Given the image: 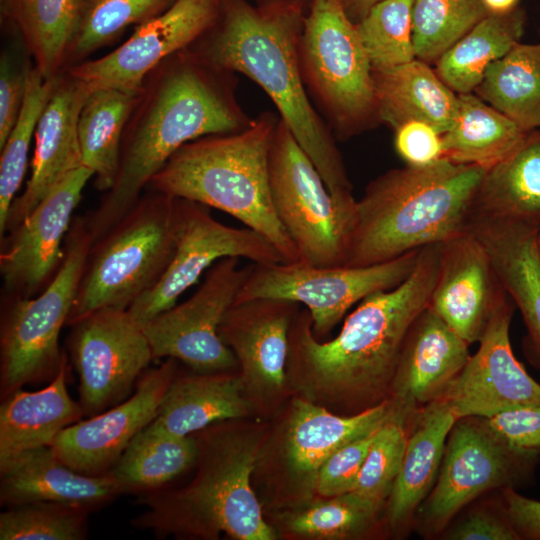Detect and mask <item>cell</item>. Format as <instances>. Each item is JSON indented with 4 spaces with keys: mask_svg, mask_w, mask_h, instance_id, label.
<instances>
[{
    "mask_svg": "<svg viewBox=\"0 0 540 540\" xmlns=\"http://www.w3.org/2000/svg\"><path fill=\"white\" fill-rule=\"evenodd\" d=\"M475 215L540 230V129L530 131L519 147L486 170Z\"/></svg>",
    "mask_w": 540,
    "mask_h": 540,
    "instance_id": "31",
    "label": "cell"
},
{
    "mask_svg": "<svg viewBox=\"0 0 540 540\" xmlns=\"http://www.w3.org/2000/svg\"><path fill=\"white\" fill-rule=\"evenodd\" d=\"M537 242H538V248H539V251H540V231L538 233Z\"/></svg>",
    "mask_w": 540,
    "mask_h": 540,
    "instance_id": "53",
    "label": "cell"
},
{
    "mask_svg": "<svg viewBox=\"0 0 540 540\" xmlns=\"http://www.w3.org/2000/svg\"><path fill=\"white\" fill-rule=\"evenodd\" d=\"M185 200V199H184ZM225 257L255 264L283 262L277 250L258 232L225 225L210 208L185 200L181 233L174 256L160 281L127 310L141 325L174 306L214 263Z\"/></svg>",
    "mask_w": 540,
    "mask_h": 540,
    "instance_id": "14",
    "label": "cell"
},
{
    "mask_svg": "<svg viewBox=\"0 0 540 540\" xmlns=\"http://www.w3.org/2000/svg\"><path fill=\"white\" fill-rule=\"evenodd\" d=\"M92 176L85 166L70 172L1 238L3 296L32 297L52 281L64 258L73 213Z\"/></svg>",
    "mask_w": 540,
    "mask_h": 540,
    "instance_id": "16",
    "label": "cell"
},
{
    "mask_svg": "<svg viewBox=\"0 0 540 540\" xmlns=\"http://www.w3.org/2000/svg\"><path fill=\"white\" fill-rule=\"evenodd\" d=\"M233 76L186 48L145 77L124 130L114 184L84 217L93 242L128 213L180 147L250 125L253 119L235 98Z\"/></svg>",
    "mask_w": 540,
    "mask_h": 540,
    "instance_id": "1",
    "label": "cell"
},
{
    "mask_svg": "<svg viewBox=\"0 0 540 540\" xmlns=\"http://www.w3.org/2000/svg\"><path fill=\"white\" fill-rule=\"evenodd\" d=\"M419 252L361 267H319L300 261L252 263L235 302L278 298L302 304L311 316L314 336L322 338L355 303L401 284L413 271Z\"/></svg>",
    "mask_w": 540,
    "mask_h": 540,
    "instance_id": "11",
    "label": "cell"
},
{
    "mask_svg": "<svg viewBox=\"0 0 540 540\" xmlns=\"http://www.w3.org/2000/svg\"><path fill=\"white\" fill-rule=\"evenodd\" d=\"M513 304L508 300L491 319L461 372L441 397L457 419L486 418L527 404H540V384L516 359L509 338Z\"/></svg>",
    "mask_w": 540,
    "mask_h": 540,
    "instance_id": "19",
    "label": "cell"
},
{
    "mask_svg": "<svg viewBox=\"0 0 540 540\" xmlns=\"http://www.w3.org/2000/svg\"><path fill=\"white\" fill-rule=\"evenodd\" d=\"M0 475V501L10 507L54 502L91 511L124 492L110 473H79L62 463L50 446L16 456L0 466Z\"/></svg>",
    "mask_w": 540,
    "mask_h": 540,
    "instance_id": "24",
    "label": "cell"
},
{
    "mask_svg": "<svg viewBox=\"0 0 540 540\" xmlns=\"http://www.w3.org/2000/svg\"><path fill=\"white\" fill-rule=\"evenodd\" d=\"M61 76L46 79L33 67L19 117L0 148V237L4 234L10 206L26 173L30 144L39 118Z\"/></svg>",
    "mask_w": 540,
    "mask_h": 540,
    "instance_id": "39",
    "label": "cell"
},
{
    "mask_svg": "<svg viewBox=\"0 0 540 540\" xmlns=\"http://www.w3.org/2000/svg\"><path fill=\"white\" fill-rule=\"evenodd\" d=\"M278 119L265 112L243 130L188 142L147 188L221 210L262 235L283 262H298V250L277 216L270 188L269 151Z\"/></svg>",
    "mask_w": 540,
    "mask_h": 540,
    "instance_id": "5",
    "label": "cell"
},
{
    "mask_svg": "<svg viewBox=\"0 0 540 540\" xmlns=\"http://www.w3.org/2000/svg\"><path fill=\"white\" fill-rule=\"evenodd\" d=\"M356 491L318 501L294 514L289 528L315 538H344L364 531L375 520L382 503Z\"/></svg>",
    "mask_w": 540,
    "mask_h": 540,
    "instance_id": "43",
    "label": "cell"
},
{
    "mask_svg": "<svg viewBox=\"0 0 540 540\" xmlns=\"http://www.w3.org/2000/svg\"><path fill=\"white\" fill-rule=\"evenodd\" d=\"M198 445L202 465L195 480L179 491L148 492L141 500L144 512L133 524L162 534L275 539L250 485L255 448L227 435H212Z\"/></svg>",
    "mask_w": 540,
    "mask_h": 540,
    "instance_id": "6",
    "label": "cell"
},
{
    "mask_svg": "<svg viewBox=\"0 0 540 540\" xmlns=\"http://www.w3.org/2000/svg\"><path fill=\"white\" fill-rule=\"evenodd\" d=\"M93 237L84 217L73 218L64 258L49 285L32 297L3 296L0 327L2 399L27 383L51 381L65 352L61 329L73 308Z\"/></svg>",
    "mask_w": 540,
    "mask_h": 540,
    "instance_id": "8",
    "label": "cell"
},
{
    "mask_svg": "<svg viewBox=\"0 0 540 540\" xmlns=\"http://www.w3.org/2000/svg\"><path fill=\"white\" fill-rule=\"evenodd\" d=\"M375 432L346 444L323 462L315 477L319 494L333 497L354 490Z\"/></svg>",
    "mask_w": 540,
    "mask_h": 540,
    "instance_id": "47",
    "label": "cell"
},
{
    "mask_svg": "<svg viewBox=\"0 0 540 540\" xmlns=\"http://www.w3.org/2000/svg\"><path fill=\"white\" fill-rule=\"evenodd\" d=\"M176 0H80L63 71L116 41L132 25H141L166 11Z\"/></svg>",
    "mask_w": 540,
    "mask_h": 540,
    "instance_id": "38",
    "label": "cell"
},
{
    "mask_svg": "<svg viewBox=\"0 0 540 540\" xmlns=\"http://www.w3.org/2000/svg\"><path fill=\"white\" fill-rule=\"evenodd\" d=\"M90 510L54 502L12 506L0 514L1 540H82Z\"/></svg>",
    "mask_w": 540,
    "mask_h": 540,
    "instance_id": "42",
    "label": "cell"
},
{
    "mask_svg": "<svg viewBox=\"0 0 540 540\" xmlns=\"http://www.w3.org/2000/svg\"><path fill=\"white\" fill-rule=\"evenodd\" d=\"M404 457L389 495L388 517L393 526L407 523L434 486L449 433L458 420L438 398L416 413Z\"/></svg>",
    "mask_w": 540,
    "mask_h": 540,
    "instance_id": "28",
    "label": "cell"
},
{
    "mask_svg": "<svg viewBox=\"0 0 540 540\" xmlns=\"http://www.w3.org/2000/svg\"><path fill=\"white\" fill-rule=\"evenodd\" d=\"M470 230L485 247L502 287L519 308L528 344L540 362V230L482 215H475Z\"/></svg>",
    "mask_w": 540,
    "mask_h": 540,
    "instance_id": "25",
    "label": "cell"
},
{
    "mask_svg": "<svg viewBox=\"0 0 540 540\" xmlns=\"http://www.w3.org/2000/svg\"><path fill=\"white\" fill-rule=\"evenodd\" d=\"M528 134L474 92L458 94L457 119L442 134L444 157L488 169L519 147Z\"/></svg>",
    "mask_w": 540,
    "mask_h": 540,
    "instance_id": "32",
    "label": "cell"
},
{
    "mask_svg": "<svg viewBox=\"0 0 540 540\" xmlns=\"http://www.w3.org/2000/svg\"><path fill=\"white\" fill-rule=\"evenodd\" d=\"M510 452L529 458L540 455V404H527L480 418Z\"/></svg>",
    "mask_w": 540,
    "mask_h": 540,
    "instance_id": "46",
    "label": "cell"
},
{
    "mask_svg": "<svg viewBox=\"0 0 540 540\" xmlns=\"http://www.w3.org/2000/svg\"><path fill=\"white\" fill-rule=\"evenodd\" d=\"M413 0H382L356 23L357 33L373 71L414 60Z\"/></svg>",
    "mask_w": 540,
    "mask_h": 540,
    "instance_id": "41",
    "label": "cell"
},
{
    "mask_svg": "<svg viewBox=\"0 0 540 540\" xmlns=\"http://www.w3.org/2000/svg\"><path fill=\"white\" fill-rule=\"evenodd\" d=\"M299 61L309 96L338 139L378 120L373 70L340 0H312L302 21Z\"/></svg>",
    "mask_w": 540,
    "mask_h": 540,
    "instance_id": "9",
    "label": "cell"
},
{
    "mask_svg": "<svg viewBox=\"0 0 540 540\" xmlns=\"http://www.w3.org/2000/svg\"><path fill=\"white\" fill-rule=\"evenodd\" d=\"M198 441L178 437L149 425L129 443L109 473L123 491H154L186 471L198 460Z\"/></svg>",
    "mask_w": 540,
    "mask_h": 540,
    "instance_id": "37",
    "label": "cell"
},
{
    "mask_svg": "<svg viewBox=\"0 0 540 540\" xmlns=\"http://www.w3.org/2000/svg\"><path fill=\"white\" fill-rule=\"evenodd\" d=\"M535 459L510 452L480 418L458 419L449 433L436 483L420 509L426 528L437 532L480 494L509 487Z\"/></svg>",
    "mask_w": 540,
    "mask_h": 540,
    "instance_id": "15",
    "label": "cell"
},
{
    "mask_svg": "<svg viewBox=\"0 0 540 540\" xmlns=\"http://www.w3.org/2000/svg\"><path fill=\"white\" fill-rule=\"evenodd\" d=\"M175 361L167 358L143 373L127 400L63 429L50 445L58 459L82 474L109 473L131 440L157 416L175 378Z\"/></svg>",
    "mask_w": 540,
    "mask_h": 540,
    "instance_id": "18",
    "label": "cell"
},
{
    "mask_svg": "<svg viewBox=\"0 0 540 540\" xmlns=\"http://www.w3.org/2000/svg\"><path fill=\"white\" fill-rule=\"evenodd\" d=\"M394 144L408 166L423 167L445 158L442 135L423 121L412 120L395 129Z\"/></svg>",
    "mask_w": 540,
    "mask_h": 540,
    "instance_id": "48",
    "label": "cell"
},
{
    "mask_svg": "<svg viewBox=\"0 0 540 540\" xmlns=\"http://www.w3.org/2000/svg\"><path fill=\"white\" fill-rule=\"evenodd\" d=\"M67 340L80 380V405L94 416L127 397L154 359L143 327L127 309L94 310L71 325Z\"/></svg>",
    "mask_w": 540,
    "mask_h": 540,
    "instance_id": "13",
    "label": "cell"
},
{
    "mask_svg": "<svg viewBox=\"0 0 540 540\" xmlns=\"http://www.w3.org/2000/svg\"><path fill=\"white\" fill-rule=\"evenodd\" d=\"M269 179L274 209L298 250L299 261L319 267L344 266L356 207L336 202L280 119L270 145Z\"/></svg>",
    "mask_w": 540,
    "mask_h": 540,
    "instance_id": "10",
    "label": "cell"
},
{
    "mask_svg": "<svg viewBox=\"0 0 540 540\" xmlns=\"http://www.w3.org/2000/svg\"><path fill=\"white\" fill-rule=\"evenodd\" d=\"M299 304L278 298L235 302L225 314L219 335L252 382L278 389L285 380L289 333Z\"/></svg>",
    "mask_w": 540,
    "mask_h": 540,
    "instance_id": "23",
    "label": "cell"
},
{
    "mask_svg": "<svg viewBox=\"0 0 540 540\" xmlns=\"http://www.w3.org/2000/svg\"><path fill=\"white\" fill-rule=\"evenodd\" d=\"M247 409L241 378L223 372H197L173 379L149 426L183 437L215 422L241 417Z\"/></svg>",
    "mask_w": 540,
    "mask_h": 540,
    "instance_id": "30",
    "label": "cell"
},
{
    "mask_svg": "<svg viewBox=\"0 0 540 540\" xmlns=\"http://www.w3.org/2000/svg\"><path fill=\"white\" fill-rule=\"evenodd\" d=\"M395 409L393 402L384 400L358 414L342 417L308 401H295L287 435L291 468L301 476L315 478L330 455L377 430Z\"/></svg>",
    "mask_w": 540,
    "mask_h": 540,
    "instance_id": "29",
    "label": "cell"
},
{
    "mask_svg": "<svg viewBox=\"0 0 540 540\" xmlns=\"http://www.w3.org/2000/svg\"><path fill=\"white\" fill-rule=\"evenodd\" d=\"M20 36V35H19ZM22 40L2 50L0 57V148L22 109L28 80L34 66Z\"/></svg>",
    "mask_w": 540,
    "mask_h": 540,
    "instance_id": "45",
    "label": "cell"
},
{
    "mask_svg": "<svg viewBox=\"0 0 540 540\" xmlns=\"http://www.w3.org/2000/svg\"><path fill=\"white\" fill-rule=\"evenodd\" d=\"M212 26L187 49L205 62L241 73L269 96L338 204L356 199L334 134L318 115L299 61L301 22L289 9L261 11L243 0H219Z\"/></svg>",
    "mask_w": 540,
    "mask_h": 540,
    "instance_id": "2",
    "label": "cell"
},
{
    "mask_svg": "<svg viewBox=\"0 0 540 540\" xmlns=\"http://www.w3.org/2000/svg\"><path fill=\"white\" fill-rule=\"evenodd\" d=\"M382 0H340L346 14L353 23H358L369 10Z\"/></svg>",
    "mask_w": 540,
    "mask_h": 540,
    "instance_id": "51",
    "label": "cell"
},
{
    "mask_svg": "<svg viewBox=\"0 0 540 540\" xmlns=\"http://www.w3.org/2000/svg\"><path fill=\"white\" fill-rule=\"evenodd\" d=\"M248 272L249 265L240 267L237 257L218 260L190 298L143 325L153 358L180 360L198 373L233 368L237 359L221 339L219 327Z\"/></svg>",
    "mask_w": 540,
    "mask_h": 540,
    "instance_id": "12",
    "label": "cell"
},
{
    "mask_svg": "<svg viewBox=\"0 0 540 540\" xmlns=\"http://www.w3.org/2000/svg\"><path fill=\"white\" fill-rule=\"evenodd\" d=\"M406 416L396 408L376 430L353 491L380 501L389 497L407 444Z\"/></svg>",
    "mask_w": 540,
    "mask_h": 540,
    "instance_id": "44",
    "label": "cell"
},
{
    "mask_svg": "<svg viewBox=\"0 0 540 540\" xmlns=\"http://www.w3.org/2000/svg\"><path fill=\"white\" fill-rule=\"evenodd\" d=\"M184 202L148 188L93 242L67 326L97 309H128L160 281L177 247Z\"/></svg>",
    "mask_w": 540,
    "mask_h": 540,
    "instance_id": "7",
    "label": "cell"
},
{
    "mask_svg": "<svg viewBox=\"0 0 540 540\" xmlns=\"http://www.w3.org/2000/svg\"><path fill=\"white\" fill-rule=\"evenodd\" d=\"M378 121L394 130L412 120L433 126L441 135L455 123L458 94L428 63L417 58L382 71H373Z\"/></svg>",
    "mask_w": 540,
    "mask_h": 540,
    "instance_id": "27",
    "label": "cell"
},
{
    "mask_svg": "<svg viewBox=\"0 0 540 540\" xmlns=\"http://www.w3.org/2000/svg\"><path fill=\"white\" fill-rule=\"evenodd\" d=\"M80 0H1V11L22 38L34 66L46 78L63 64Z\"/></svg>",
    "mask_w": 540,
    "mask_h": 540,
    "instance_id": "35",
    "label": "cell"
},
{
    "mask_svg": "<svg viewBox=\"0 0 540 540\" xmlns=\"http://www.w3.org/2000/svg\"><path fill=\"white\" fill-rule=\"evenodd\" d=\"M452 540H518L521 539L507 516L477 509L468 513L445 535Z\"/></svg>",
    "mask_w": 540,
    "mask_h": 540,
    "instance_id": "49",
    "label": "cell"
},
{
    "mask_svg": "<svg viewBox=\"0 0 540 540\" xmlns=\"http://www.w3.org/2000/svg\"><path fill=\"white\" fill-rule=\"evenodd\" d=\"M488 15L482 0H413L415 57L436 62Z\"/></svg>",
    "mask_w": 540,
    "mask_h": 540,
    "instance_id": "40",
    "label": "cell"
},
{
    "mask_svg": "<svg viewBox=\"0 0 540 540\" xmlns=\"http://www.w3.org/2000/svg\"><path fill=\"white\" fill-rule=\"evenodd\" d=\"M486 170L442 158L371 181L356 203L344 266L384 263L470 230Z\"/></svg>",
    "mask_w": 540,
    "mask_h": 540,
    "instance_id": "4",
    "label": "cell"
},
{
    "mask_svg": "<svg viewBox=\"0 0 540 540\" xmlns=\"http://www.w3.org/2000/svg\"><path fill=\"white\" fill-rule=\"evenodd\" d=\"M509 300L483 244L468 230L442 244L429 307L468 344Z\"/></svg>",
    "mask_w": 540,
    "mask_h": 540,
    "instance_id": "20",
    "label": "cell"
},
{
    "mask_svg": "<svg viewBox=\"0 0 540 540\" xmlns=\"http://www.w3.org/2000/svg\"><path fill=\"white\" fill-rule=\"evenodd\" d=\"M219 0H176L166 11L137 26L110 53L85 60L66 72L91 92L112 88L138 92L162 61L188 48L215 22Z\"/></svg>",
    "mask_w": 540,
    "mask_h": 540,
    "instance_id": "17",
    "label": "cell"
},
{
    "mask_svg": "<svg viewBox=\"0 0 540 540\" xmlns=\"http://www.w3.org/2000/svg\"><path fill=\"white\" fill-rule=\"evenodd\" d=\"M69 371L65 353L56 376L45 388L16 390L0 407V466L30 450L50 446L66 427L80 421L84 412L67 390Z\"/></svg>",
    "mask_w": 540,
    "mask_h": 540,
    "instance_id": "26",
    "label": "cell"
},
{
    "mask_svg": "<svg viewBox=\"0 0 540 540\" xmlns=\"http://www.w3.org/2000/svg\"><path fill=\"white\" fill-rule=\"evenodd\" d=\"M140 91L103 88L91 91L78 120L82 165L90 169L97 190L107 192L116 179L127 121Z\"/></svg>",
    "mask_w": 540,
    "mask_h": 540,
    "instance_id": "33",
    "label": "cell"
},
{
    "mask_svg": "<svg viewBox=\"0 0 540 540\" xmlns=\"http://www.w3.org/2000/svg\"><path fill=\"white\" fill-rule=\"evenodd\" d=\"M488 14H507L519 7L520 0H482Z\"/></svg>",
    "mask_w": 540,
    "mask_h": 540,
    "instance_id": "52",
    "label": "cell"
},
{
    "mask_svg": "<svg viewBox=\"0 0 540 540\" xmlns=\"http://www.w3.org/2000/svg\"><path fill=\"white\" fill-rule=\"evenodd\" d=\"M525 23L520 6L507 14H489L439 57L437 75L456 94L474 92L489 66L520 42Z\"/></svg>",
    "mask_w": 540,
    "mask_h": 540,
    "instance_id": "34",
    "label": "cell"
},
{
    "mask_svg": "<svg viewBox=\"0 0 540 540\" xmlns=\"http://www.w3.org/2000/svg\"><path fill=\"white\" fill-rule=\"evenodd\" d=\"M441 250L442 244L421 248L411 274L398 286L360 301L330 341L316 339L309 311H298L289 333L295 364L338 394L379 395L393 382L411 326L429 306Z\"/></svg>",
    "mask_w": 540,
    "mask_h": 540,
    "instance_id": "3",
    "label": "cell"
},
{
    "mask_svg": "<svg viewBox=\"0 0 540 540\" xmlns=\"http://www.w3.org/2000/svg\"><path fill=\"white\" fill-rule=\"evenodd\" d=\"M505 514L520 538L540 540V501L520 495L511 487L503 490Z\"/></svg>",
    "mask_w": 540,
    "mask_h": 540,
    "instance_id": "50",
    "label": "cell"
},
{
    "mask_svg": "<svg viewBox=\"0 0 540 540\" xmlns=\"http://www.w3.org/2000/svg\"><path fill=\"white\" fill-rule=\"evenodd\" d=\"M474 93L525 131L540 129V43L516 44L489 66Z\"/></svg>",
    "mask_w": 540,
    "mask_h": 540,
    "instance_id": "36",
    "label": "cell"
},
{
    "mask_svg": "<svg viewBox=\"0 0 540 540\" xmlns=\"http://www.w3.org/2000/svg\"><path fill=\"white\" fill-rule=\"evenodd\" d=\"M468 345L428 306L411 326L399 357L395 407L415 414L441 397L466 365Z\"/></svg>",
    "mask_w": 540,
    "mask_h": 540,
    "instance_id": "22",
    "label": "cell"
},
{
    "mask_svg": "<svg viewBox=\"0 0 540 540\" xmlns=\"http://www.w3.org/2000/svg\"><path fill=\"white\" fill-rule=\"evenodd\" d=\"M89 94L90 91L78 79L67 72L62 74L39 118L34 135L31 174L25 189L10 206L3 236L18 225L63 178L83 166L78 120Z\"/></svg>",
    "mask_w": 540,
    "mask_h": 540,
    "instance_id": "21",
    "label": "cell"
}]
</instances>
